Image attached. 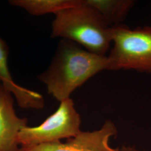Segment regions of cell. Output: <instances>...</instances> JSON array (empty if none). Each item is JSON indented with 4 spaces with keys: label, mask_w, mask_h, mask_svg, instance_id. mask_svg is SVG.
<instances>
[{
    "label": "cell",
    "mask_w": 151,
    "mask_h": 151,
    "mask_svg": "<svg viewBox=\"0 0 151 151\" xmlns=\"http://www.w3.org/2000/svg\"><path fill=\"white\" fill-rule=\"evenodd\" d=\"M108 70L107 56L95 54L62 39L48 69L38 76L49 94L61 102L98 73Z\"/></svg>",
    "instance_id": "6da1fadb"
},
{
    "label": "cell",
    "mask_w": 151,
    "mask_h": 151,
    "mask_svg": "<svg viewBox=\"0 0 151 151\" xmlns=\"http://www.w3.org/2000/svg\"><path fill=\"white\" fill-rule=\"evenodd\" d=\"M52 37L69 40L89 52L106 55L112 43L111 27L98 11L82 0L54 14Z\"/></svg>",
    "instance_id": "7a4b0ae2"
},
{
    "label": "cell",
    "mask_w": 151,
    "mask_h": 151,
    "mask_svg": "<svg viewBox=\"0 0 151 151\" xmlns=\"http://www.w3.org/2000/svg\"><path fill=\"white\" fill-rule=\"evenodd\" d=\"M113 47L107 56L108 70L151 73V26L111 27Z\"/></svg>",
    "instance_id": "3957f363"
},
{
    "label": "cell",
    "mask_w": 151,
    "mask_h": 151,
    "mask_svg": "<svg viewBox=\"0 0 151 151\" xmlns=\"http://www.w3.org/2000/svg\"><path fill=\"white\" fill-rule=\"evenodd\" d=\"M81 117L73 101L69 98L60 102L57 110L39 125L27 126L19 132L17 141L20 147L40 145L69 139L80 132Z\"/></svg>",
    "instance_id": "277c9868"
},
{
    "label": "cell",
    "mask_w": 151,
    "mask_h": 151,
    "mask_svg": "<svg viewBox=\"0 0 151 151\" xmlns=\"http://www.w3.org/2000/svg\"><path fill=\"white\" fill-rule=\"evenodd\" d=\"M117 133L113 123L106 120L101 129L93 132L80 131L65 142L20 147V151H119L109 145L110 138Z\"/></svg>",
    "instance_id": "5b68a950"
},
{
    "label": "cell",
    "mask_w": 151,
    "mask_h": 151,
    "mask_svg": "<svg viewBox=\"0 0 151 151\" xmlns=\"http://www.w3.org/2000/svg\"><path fill=\"white\" fill-rule=\"evenodd\" d=\"M12 94L0 84V151H20L17 138L27 119L16 115Z\"/></svg>",
    "instance_id": "8992f818"
},
{
    "label": "cell",
    "mask_w": 151,
    "mask_h": 151,
    "mask_svg": "<svg viewBox=\"0 0 151 151\" xmlns=\"http://www.w3.org/2000/svg\"><path fill=\"white\" fill-rule=\"evenodd\" d=\"M9 47L0 38V82L14 95L19 105L24 109H41L44 106L43 96L37 92L29 90L16 83L11 77L8 67Z\"/></svg>",
    "instance_id": "52a82bcc"
},
{
    "label": "cell",
    "mask_w": 151,
    "mask_h": 151,
    "mask_svg": "<svg viewBox=\"0 0 151 151\" xmlns=\"http://www.w3.org/2000/svg\"><path fill=\"white\" fill-rule=\"evenodd\" d=\"M85 2L96 9L110 27L122 24L134 4L133 0H85Z\"/></svg>",
    "instance_id": "ba28073f"
},
{
    "label": "cell",
    "mask_w": 151,
    "mask_h": 151,
    "mask_svg": "<svg viewBox=\"0 0 151 151\" xmlns=\"http://www.w3.org/2000/svg\"><path fill=\"white\" fill-rule=\"evenodd\" d=\"M12 5L24 9L30 14L40 16L57 12L68 8L80 5L82 0H11Z\"/></svg>",
    "instance_id": "9c48e42d"
},
{
    "label": "cell",
    "mask_w": 151,
    "mask_h": 151,
    "mask_svg": "<svg viewBox=\"0 0 151 151\" xmlns=\"http://www.w3.org/2000/svg\"><path fill=\"white\" fill-rule=\"evenodd\" d=\"M119 151H141L137 150L135 148L133 147H125L123 146L121 149H120Z\"/></svg>",
    "instance_id": "30bf717a"
}]
</instances>
